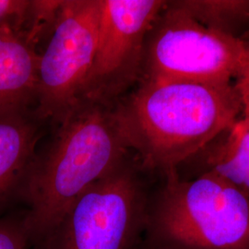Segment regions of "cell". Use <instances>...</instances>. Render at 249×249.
<instances>
[{
  "label": "cell",
  "instance_id": "obj_6",
  "mask_svg": "<svg viewBox=\"0 0 249 249\" xmlns=\"http://www.w3.org/2000/svg\"><path fill=\"white\" fill-rule=\"evenodd\" d=\"M103 0L62 1L40 54L35 114L59 124L80 102L98 41Z\"/></svg>",
  "mask_w": 249,
  "mask_h": 249
},
{
  "label": "cell",
  "instance_id": "obj_1",
  "mask_svg": "<svg viewBox=\"0 0 249 249\" xmlns=\"http://www.w3.org/2000/svg\"><path fill=\"white\" fill-rule=\"evenodd\" d=\"M138 83L117 102L116 113L129 151L151 174L178 169L242 114L231 83Z\"/></svg>",
  "mask_w": 249,
  "mask_h": 249
},
{
  "label": "cell",
  "instance_id": "obj_15",
  "mask_svg": "<svg viewBox=\"0 0 249 249\" xmlns=\"http://www.w3.org/2000/svg\"><path fill=\"white\" fill-rule=\"evenodd\" d=\"M242 41H244V42H246V43H249V31H248V33L246 34V36L243 37Z\"/></svg>",
  "mask_w": 249,
  "mask_h": 249
},
{
  "label": "cell",
  "instance_id": "obj_3",
  "mask_svg": "<svg viewBox=\"0 0 249 249\" xmlns=\"http://www.w3.org/2000/svg\"><path fill=\"white\" fill-rule=\"evenodd\" d=\"M138 249H249V196L223 178L159 174Z\"/></svg>",
  "mask_w": 249,
  "mask_h": 249
},
{
  "label": "cell",
  "instance_id": "obj_2",
  "mask_svg": "<svg viewBox=\"0 0 249 249\" xmlns=\"http://www.w3.org/2000/svg\"><path fill=\"white\" fill-rule=\"evenodd\" d=\"M116 104L80 100L58 124L50 144L36 152L16 194L26 204L32 247L59 223L89 185L131 152Z\"/></svg>",
  "mask_w": 249,
  "mask_h": 249
},
{
  "label": "cell",
  "instance_id": "obj_16",
  "mask_svg": "<svg viewBox=\"0 0 249 249\" xmlns=\"http://www.w3.org/2000/svg\"><path fill=\"white\" fill-rule=\"evenodd\" d=\"M247 44H249V43H247Z\"/></svg>",
  "mask_w": 249,
  "mask_h": 249
},
{
  "label": "cell",
  "instance_id": "obj_14",
  "mask_svg": "<svg viewBox=\"0 0 249 249\" xmlns=\"http://www.w3.org/2000/svg\"><path fill=\"white\" fill-rule=\"evenodd\" d=\"M249 45V44H248ZM233 85L240 98L243 116L249 118V61L236 76Z\"/></svg>",
  "mask_w": 249,
  "mask_h": 249
},
{
  "label": "cell",
  "instance_id": "obj_8",
  "mask_svg": "<svg viewBox=\"0 0 249 249\" xmlns=\"http://www.w3.org/2000/svg\"><path fill=\"white\" fill-rule=\"evenodd\" d=\"M39 58L23 34L0 28V114L36 106Z\"/></svg>",
  "mask_w": 249,
  "mask_h": 249
},
{
  "label": "cell",
  "instance_id": "obj_11",
  "mask_svg": "<svg viewBox=\"0 0 249 249\" xmlns=\"http://www.w3.org/2000/svg\"><path fill=\"white\" fill-rule=\"evenodd\" d=\"M205 27L242 40L249 29V0H178Z\"/></svg>",
  "mask_w": 249,
  "mask_h": 249
},
{
  "label": "cell",
  "instance_id": "obj_7",
  "mask_svg": "<svg viewBox=\"0 0 249 249\" xmlns=\"http://www.w3.org/2000/svg\"><path fill=\"white\" fill-rule=\"evenodd\" d=\"M163 0H103L98 41L80 100L116 104L142 75L146 36Z\"/></svg>",
  "mask_w": 249,
  "mask_h": 249
},
{
  "label": "cell",
  "instance_id": "obj_9",
  "mask_svg": "<svg viewBox=\"0 0 249 249\" xmlns=\"http://www.w3.org/2000/svg\"><path fill=\"white\" fill-rule=\"evenodd\" d=\"M182 179L204 174L223 178L249 196V118L239 117L201 151L182 163Z\"/></svg>",
  "mask_w": 249,
  "mask_h": 249
},
{
  "label": "cell",
  "instance_id": "obj_10",
  "mask_svg": "<svg viewBox=\"0 0 249 249\" xmlns=\"http://www.w3.org/2000/svg\"><path fill=\"white\" fill-rule=\"evenodd\" d=\"M40 121L31 110L0 114V209L16 196L36 156Z\"/></svg>",
  "mask_w": 249,
  "mask_h": 249
},
{
  "label": "cell",
  "instance_id": "obj_13",
  "mask_svg": "<svg viewBox=\"0 0 249 249\" xmlns=\"http://www.w3.org/2000/svg\"><path fill=\"white\" fill-rule=\"evenodd\" d=\"M32 1L0 0V28H9L24 35Z\"/></svg>",
  "mask_w": 249,
  "mask_h": 249
},
{
  "label": "cell",
  "instance_id": "obj_5",
  "mask_svg": "<svg viewBox=\"0 0 249 249\" xmlns=\"http://www.w3.org/2000/svg\"><path fill=\"white\" fill-rule=\"evenodd\" d=\"M249 61V45L197 22L166 1L144 43L141 80L231 83Z\"/></svg>",
  "mask_w": 249,
  "mask_h": 249
},
{
  "label": "cell",
  "instance_id": "obj_4",
  "mask_svg": "<svg viewBox=\"0 0 249 249\" xmlns=\"http://www.w3.org/2000/svg\"><path fill=\"white\" fill-rule=\"evenodd\" d=\"M151 174L132 152L89 185L32 249H138L146 228Z\"/></svg>",
  "mask_w": 249,
  "mask_h": 249
},
{
  "label": "cell",
  "instance_id": "obj_12",
  "mask_svg": "<svg viewBox=\"0 0 249 249\" xmlns=\"http://www.w3.org/2000/svg\"><path fill=\"white\" fill-rule=\"evenodd\" d=\"M0 249H32L25 210L0 218Z\"/></svg>",
  "mask_w": 249,
  "mask_h": 249
}]
</instances>
